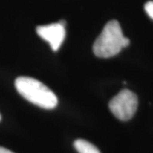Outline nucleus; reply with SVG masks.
Masks as SVG:
<instances>
[{
	"label": "nucleus",
	"mask_w": 153,
	"mask_h": 153,
	"mask_svg": "<svg viewBox=\"0 0 153 153\" xmlns=\"http://www.w3.org/2000/svg\"><path fill=\"white\" fill-rule=\"evenodd\" d=\"M129 43V39L123 34L119 22L112 20L105 24L101 33L95 39L93 45L94 54L100 58H110L120 53Z\"/></svg>",
	"instance_id": "f257e3e1"
},
{
	"label": "nucleus",
	"mask_w": 153,
	"mask_h": 153,
	"mask_svg": "<svg viewBox=\"0 0 153 153\" xmlns=\"http://www.w3.org/2000/svg\"><path fill=\"white\" fill-rule=\"evenodd\" d=\"M15 85L18 93L31 103L44 109H54L58 104L55 94L43 82L30 76L17 77Z\"/></svg>",
	"instance_id": "f03ea898"
},
{
	"label": "nucleus",
	"mask_w": 153,
	"mask_h": 153,
	"mask_svg": "<svg viewBox=\"0 0 153 153\" xmlns=\"http://www.w3.org/2000/svg\"><path fill=\"white\" fill-rule=\"evenodd\" d=\"M109 108L117 119L128 121L136 112L138 97L129 89H123L111 100Z\"/></svg>",
	"instance_id": "7ed1b4c3"
},
{
	"label": "nucleus",
	"mask_w": 153,
	"mask_h": 153,
	"mask_svg": "<svg viewBox=\"0 0 153 153\" xmlns=\"http://www.w3.org/2000/svg\"><path fill=\"white\" fill-rule=\"evenodd\" d=\"M37 33L39 37L47 41L51 49L57 51L63 43L66 37L65 26L60 22L52 23L46 26H39L37 27Z\"/></svg>",
	"instance_id": "20e7f679"
},
{
	"label": "nucleus",
	"mask_w": 153,
	"mask_h": 153,
	"mask_svg": "<svg viewBox=\"0 0 153 153\" xmlns=\"http://www.w3.org/2000/svg\"><path fill=\"white\" fill-rule=\"evenodd\" d=\"M73 146L78 153H100L95 146L85 140H76L73 143Z\"/></svg>",
	"instance_id": "39448f33"
},
{
	"label": "nucleus",
	"mask_w": 153,
	"mask_h": 153,
	"mask_svg": "<svg viewBox=\"0 0 153 153\" xmlns=\"http://www.w3.org/2000/svg\"><path fill=\"white\" fill-rule=\"evenodd\" d=\"M145 10L149 17L153 20V1H148L145 4Z\"/></svg>",
	"instance_id": "423d86ee"
},
{
	"label": "nucleus",
	"mask_w": 153,
	"mask_h": 153,
	"mask_svg": "<svg viewBox=\"0 0 153 153\" xmlns=\"http://www.w3.org/2000/svg\"><path fill=\"white\" fill-rule=\"evenodd\" d=\"M0 153H14V152H12L11 151L8 150V149H6V148L0 146Z\"/></svg>",
	"instance_id": "0eeeda50"
},
{
	"label": "nucleus",
	"mask_w": 153,
	"mask_h": 153,
	"mask_svg": "<svg viewBox=\"0 0 153 153\" xmlns=\"http://www.w3.org/2000/svg\"><path fill=\"white\" fill-rule=\"evenodd\" d=\"M0 120H1V115H0Z\"/></svg>",
	"instance_id": "6e6552de"
}]
</instances>
